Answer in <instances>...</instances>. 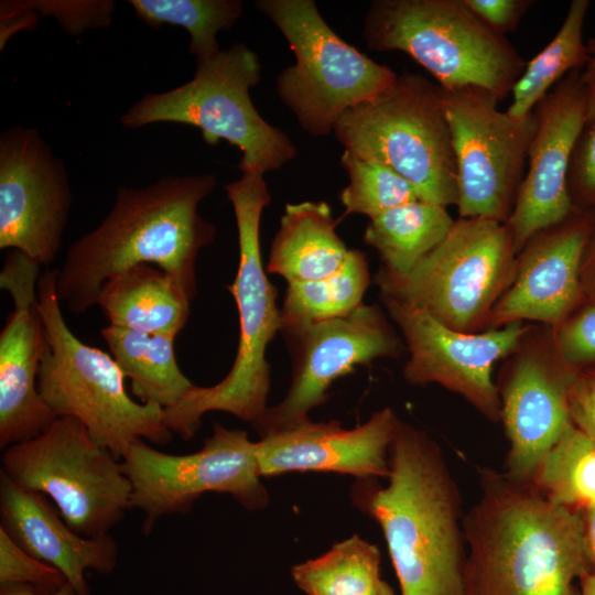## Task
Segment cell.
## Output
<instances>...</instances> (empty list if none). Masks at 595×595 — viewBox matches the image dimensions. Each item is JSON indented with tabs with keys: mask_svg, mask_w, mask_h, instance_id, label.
Segmentation results:
<instances>
[{
	"mask_svg": "<svg viewBox=\"0 0 595 595\" xmlns=\"http://www.w3.org/2000/svg\"><path fill=\"white\" fill-rule=\"evenodd\" d=\"M516 266L512 235L505 223L458 217L412 269L393 273L381 267L375 283L380 296L419 307L452 329L479 333L488 329Z\"/></svg>",
	"mask_w": 595,
	"mask_h": 595,
	"instance_id": "obj_9",
	"label": "cell"
},
{
	"mask_svg": "<svg viewBox=\"0 0 595 595\" xmlns=\"http://www.w3.org/2000/svg\"><path fill=\"white\" fill-rule=\"evenodd\" d=\"M399 421L387 407L354 429H344L336 420H309L262 437L256 444L260 475L333 472L357 479L387 478L389 450Z\"/></svg>",
	"mask_w": 595,
	"mask_h": 595,
	"instance_id": "obj_21",
	"label": "cell"
},
{
	"mask_svg": "<svg viewBox=\"0 0 595 595\" xmlns=\"http://www.w3.org/2000/svg\"><path fill=\"white\" fill-rule=\"evenodd\" d=\"M587 554L595 573V506L581 512Z\"/></svg>",
	"mask_w": 595,
	"mask_h": 595,
	"instance_id": "obj_42",
	"label": "cell"
},
{
	"mask_svg": "<svg viewBox=\"0 0 595 595\" xmlns=\"http://www.w3.org/2000/svg\"><path fill=\"white\" fill-rule=\"evenodd\" d=\"M63 161L34 128L0 136V249L47 267L60 252L72 207Z\"/></svg>",
	"mask_w": 595,
	"mask_h": 595,
	"instance_id": "obj_16",
	"label": "cell"
},
{
	"mask_svg": "<svg viewBox=\"0 0 595 595\" xmlns=\"http://www.w3.org/2000/svg\"><path fill=\"white\" fill-rule=\"evenodd\" d=\"M0 595H77L75 588L66 582L61 588L52 593H41L26 585L0 586Z\"/></svg>",
	"mask_w": 595,
	"mask_h": 595,
	"instance_id": "obj_43",
	"label": "cell"
},
{
	"mask_svg": "<svg viewBox=\"0 0 595 595\" xmlns=\"http://www.w3.org/2000/svg\"><path fill=\"white\" fill-rule=\"evenodd\" d=\"M261 80L258 55L235 43L210 60L196 62L193 78L164 93L145 94L120 117L127 129L174 122L195 127L209 145L228 141L242 152L238 167L262 174L293 160L298 150L255 108L249 90Z\"/></svg>",
	"mask_w": 595,
	"mask_h": 595,
	"instance_id": "obj_7",
	"label": "cell"
},
{
	"mask_svg": "<svg viewBox=\"0 0 595 595\" xmlns=\"http://www.w3.org/2000/svg\"><path fill=\"white\" fill-rule=\"evenodd\" d=\"M41 266L10 250L0 271V288L13 310L0 333V448L31 440L57 419L43 401L37 376L47 340L39 306Z\"/></svg>",
	"mask_w": 595,
	"mask_h": 595,
	"instance_id": "obj_18",
	"label": "cell"
},
{
	"mask_svg": "<svg viewBox=\"0 0 595 595\" xmlns=\"http://www.w3.org/2000/svg\"><path fill=\"white\" fill-rule=\"evenodd\" d=\"M28 3L40 17H53L71 35L107 28L115 12L111 0H32Z\"/></svg>",
	"mask_w": 595,
	"mask_h": 595,
	"instance_id": "obj_35",
	"label": "cell"
},
{
	"mask_svg": "<svg viewBox=\"0 0 595 595\" xmlns=\"http://www.w3.org/2000/svg\"><path fill=\"white\" fill-rule=\"evenodd\" d=\"M567 187L575 208H595V120L585 125L574 145Z\"/></svg>",
	"mask_w": 595,
	"mask_h": 595,
	"instance_id": "obj_36",
	"label": "cell"
},
{
	"mask_svg": "<svg viewBox=\"0 0 595 595\" xmlns=\"http://www.w3.org/2000/svg\"><path fill=\"white\" fill-rule=\"evenodd\" d=\"M588 0L571 1L562 25L530 62L512 87L507 109L513 117H524L567 74L582 71L587 63L586 40L583 36Z\"/></svg>",
	"mask_w": 595,
	"mask_h": 595,
	"instance_id": "obj_28",
	"label": "cell"
},
{
	"mask_svg": "<svg viewBox=\"0 0 595 595\" xmlns=\"http://www.w3.org/2000/svg\"><path fill=\"white\" fill-rule=\"evenodd\" d=\"M405 340L410 357L403 369L411 385L437 383L459 394L491 422L500 421L494 365L512 355L532 325L515 322L479 333L452 329L425 311L380 296Z\"/></svg>",
	"mask_w": 595,
	"mask_h": 595,
	"instance_id": "obj_14",
	"label": "cell"
},
{
	"mask_svg": "<svg viewBox=\"0 0 595 595\" xmlns=\"http://www.w3.org/2000/svg\"><path fill=\"white\" fill-rule=\"evenodd\" d=\"M37 299L47 340L37 389L54 415L77 419L117 459L138 440L156 445L173 441L163 409L134 401L112 356L83 343L69 329L55 292V269L42 271Z\"/></svg>",
	"mask_w": 595,
	"mask_h": 595,
	"instance_id": "obj_5",
	"label": "cell"
},
{
	"mask_svg": "<svg viewBox=\"0 0 595 595\" xmlns=\"http://www.w3.org/2000/svg\"><path fill=\"white\" fill-rule=\"evenodd\" d=\"M454 221L446 207L418 199L369 219L364 240L378 251L383 269L404 273L446 237Z\"/></svg>",
	"mask_w": 595,
	"mask_h": 595,
	"instance_id": "obj_26",
	"label": "cell"
},
{
	"mask_svg": "<svg viewBox=\"0 0 595 595\" xmlns=\"http://www.w3.org/2000/svg\"><path fill=\"white\" fill-rule=\"evenodd\" d=\"M469 10L491 31L506 36L513 32L534 0H464Z\"/></svg>",
	"mask_w": 595,
	"mask_h": 595,
	"instance_id": "obj_37",
	"label": "cell"
},
{
	"mask_svg": "<svg viewBox=\"0 0 595 595\" xmlns=\"http://www.w3.org/2000/svg\"><path fill=\"white\" fill-rule=\"evenodd\" d=\"M370 283L366 256L350 249L333 274L313 281L288 283L281 311L282 331H291L349 315L363 304Z\"/></svg>",
	"mask_w": 595,
	"mask_h": 595,
	"instance_id": "obj_27",
	"label": "cell"
},
{
	"mask_svg": "<svg viewBox=\"0 0 595 595\" xmlns=\"http://www.w3.org/2000/svg\"><path fill=\"white\" fill-rule=\"evenodd\" d=\"M537 129L527 171L506 225L516 252L537 232L561 223L575 207L567 187L574 145L586 125L581 71L562 78L533 109Z\"/></svg>",
	"mask_w": 595,
	"mask_h": 595,
	"instance_id": "obj_19",
	"label": "cell"
},
{
	"mask_svg": "<svg viewBox=\"0 0 595 595\" xmlns=\"http://www.w3.org/2000/svg\"><path fill=\"white\" fill-rule=\"evenodd\" d=\"M338 221L324 201L286 204L267 272L281 275L288 283L318 280L336 272L350 250L336 232Z\"/></svg>",
	"mask_w": 595,
	"mask_h": 595,
	"instance_id": "obj_24",
	"label": "cell"
},
{
	"mask_svg": "<svg viewBox=\"0 0 595 595\" xmlns=\"http://www.w3.org/2000/svg\"><path fill=\"white\" fill-rule=\"evenodd\" d=\"M263 175L242 172L225 186L238 230V269L234 282L227 285L238 311V347L224 379L209 387L194 385L176 404L163 409L165 425L184 441L195 435L207 412L230 413L256 429L269 408L271 380L266 350L282 331V321L277 291L267 278L260 251L261 215L271 203Z\"/></svg>",
	"mask_w": 595,
	"mask_h": 595,
	"instance_id": "obj_4",
	"label": "cell"
},
{
	"mask_svg": "<svg viewBox=\"0 0 595 595\" xmlns=\"http://www.w3.org/2000/svg\"><path fill=\"white\" fill-rule=\"evenodd\" d=\"M0 13L1 50L19 30L32 29L40 17L37 12L30 8L28 1H1Z\"/></svg>",
	"mask_w": 595,
	"mask_h": 595,
	"instance_id": "obj_39",
	"label": "cell"
},
{
	"mask_svg": "<svg viewBox=\"0 0 595 595\" xmlns=\"http://www.w3.org/2000/svg\"><path fill=\"white\" fill-rule=\"evenodd\" d=\"M284 333L293 351L292 381L256 428L261 439L309 421L310 411L326 401L331 385L356 366L401 351L400 338L376 304L363 303L345 317Z\"/></svg>",
	"mask_w": 595,
	"mask_h": 595,
	"instance_id": "obj_15",
	"label": "cell"
},
{
	"mask_svg": "<svg viewBox=\"0 0 595 595\" xmlns=\"http://www.w3.org/2000/svg\"><path fill=\"white\" fill-rule=\"evenodd\" d=\"M0 470L45 495L84 537L109 533L132 508L121 463L75 418H57L40 435L3 450Z\"/></svg>",
	"mask_w": 595,
	"mask_h": 595,
	"instance_id": "obj_11",
	"label": "cell"
},
{
	"mask_svg": "<svg viewBox=\"0 0 595 595\" xmlns=\"http://www.w3.org/2000/svg\"><path fill=\"white\" fill-rule=\"evenodd\" d=\"M498 387L509 442L506 474L531 482L540 462L573 425L569 392L578 369L558 354L551 329L534 326L510 355Z\"/></svg>",
	"mask_w": 595,
	"mask_h": 595,
	"instance_id": "obj_17",
	"label": "cell"
},
{
	"mask_svg": "<svg viewBox=\"0 0 595 595\" xmlns=\"http://www.w3.org/2000/svg\"><path fill=\"white\" fill-rule=\"evenodd\" d=\"M291 576L306 595H377L382 582L380 551L353 536L317 558L294 564Z\"/></svg>",
	"mask_w": 595,
	"mask_h": 595,
	"instance_id": "obj_29",
	"label": "cell"
},
{
	"mask_svg": "<svg viewBox=\"0 0 595 595\" xmlns=\"http://www.w3.org/2000/svg\"><path fill=\"white\" fill-rule=\"evenodd\" d=\"M0 529L34 558L54 566L75 588L90 595L86 571L110 574L119 547L109 534L74 531L43 494L26 489L0 470Z\"/></svg>",
	"mask_w": 595,
	"mask_h": 595,
	"instance_id": "obj_22",
	"label": "cell"
},
{
	"mask_svg": "<svg viewBox=\"0 0 595 595\" xmlns=\"http://www.w3.org/2000/svg\"><path fill=\"white\" fill-rule=\"evenodd\" d=\"M216 185V176L204 173L166 176L145 187H118L110 212L69 245L55 269L61 304L84 314L97 305L107 280L142 263L170 273L192 301L197 294L196 259L216 235V226L198 206Z\"/></svg>",
	"mask_w": 595,
	"mask_h": 595,
	"instance_id": "obj_1",
	"label": "cell"
},
{
	"mask_svg": "<svg viewBox=\"0 0 595 595\" xmlns=\"http://www.w3.org/2000/svg\"><path fill=\"white\" fill-rule=\"evenodd\" d=\"M256 444L246 431L213 424L202 448L174 455L138 440L121 457L132 488L131 507L143 513L141 530L148 536L164 516L188 512L206 493L228 494L247 510L269 504L261 483Z\"/></svg>",
	"mask_w": 595,
	"mask_h": 595,
	"instance_id": "obj_12",
	"label": "cell"
},
{
	"mask_svg": "<svg viewBox=\"0 0 595 595\" xmlns=\"http://www.w3.org/2000/svg\"><path fill=\"white\" fill-rule=\"evenodd\" d=\"M256 8L282 32L295 64L277 77V93L301 128L327 136L348 109L367 102L397 79L339 37L322 18L313 0H258Z\"/></svg>",
	"mask_w": 595,
	"mask_h": 595,
	"instance_id": "obj_10",
	"label": "cell"
},
{
	"mask_svg": "<svg viewBox=\"0 0 595 595\" xmlns=\"http://www.w3.org/2000/svg\"><path fill=\"white\" fill-rule=\"evenodd\" d=\"M440 90L457 166L458 216L506 224L526 174L534 112L513 117L475 86Z\"/></svg>",
	"mask_w": 595,
	"mask_h": 595,
	"instance_id": "obj_13",
	"label": "cell"
},
{
	"mask_svg": "<svg viewBox=\"0 0 595 595\" xmlns=\"http://www.w3.org/2000/svg\"><path fill=\"white\" fill-rule=\"evenodd\" d=\"M554 347L571 367L595 364V301L571 314L560 326L550 328Z\"/></svg>",
	"mask_w": 595,
	"mask_h": 595,
	"instance_id": "obj_34",
	"label": "cell"
},
{
	"mask_svg": "<svg viewBox=\"0 0 595 595\" xmlns=\"http://www.w3.org/2000/svg\"><path fill=\"white\" fill-rule=\"evenodd\" d=\"M340 164L349 180L339 195L345 207L343 216L361 214L371 219L394 207L420 199L414 187L404 177L381 163L344 150Z\"/></svg>",
	"mask_w": 595,
	"mask_h": 595,
	"instance_id": "obj_32",
	"label": "cell"
},
{
	"mask_svg": "<svg viewBox=\"0 0 595 595\" xmlns=\"http://www.w3.org/2000/svg\"><path fill=\"white\" fill-rule=\"evenodd\" d=\"M191 302L170 273L145 263L107 280L97 299L109 325L175 337L188 321Z\"/></svg>",
	"mask_w": 595,
	"mask_h": 595,
	"instance_id": "obj_23",
	"label": "cell"
},
{
	"mask_svg": "<svg viewBox=\"0 0 595 595\" xmlns=\"http://www.w3.org/2000/svg\"><path fill=\"white\" fill-rule=\"evenodd\" d=\"M464 516L463 595H580L591 572L581 512L485 468Z\"/></svg>",
	"mask_w": 595,
	"mask_h": 595,
	"instance_id": "obj_2",
	"label": "cell"
},
{
	"mask_svg": "<svg viewBox=\"0 0 595 595\" xmlns=\"http://www.w3.org/2000/svg\"><path fill=\"white\" fill-rule=\"evenodd\" d=\"M594 219V209L575 208L526 242L517 255L515 279L494 307L488 329L524 321L553 329L581 307V269Z\"/></svg>",
	"mask_w": 595,
	"mask_h": 595,
	"instance_id": "obj_20",
	"label": "cell"
},
{
	"mask_svg": "<svg viewBox=\"0 0 595 595\" xmlns=\"http://www.w3.org/2000/svg\"><path fill=\"white\" fill-rule=\"evenodd\" d=\"M573 424L595 436V364L577 370L569 392Z\"/></svg>",
	"mask_w": 595,
	"mask_h": 595,
	"instance_id": "obj_38",
	"label": "cell"
},
{
	"mask_svg": "<svg viewBox=\"0 0 595 595\" xmlns=\"http://www.w3.org/2000/svg\"><path fill=\"white\" fill-rule=\"evenodd\" d=\"M587 63L581 71L586 100V123L595 120V32L586 40Z\"/></svg>",
	"mask_w": 595,
	"mask_h": 595,
	"instance_id": "obj_40",
	"label": "cell"
},
{
	"mask_svg": "<svg viewBox=\"0 0 595 595\" xmlns=\"http://www.w3.org/2000/svg\"><path fill=\"white\" fill-rule=\"evenodd\" d=\"M580 582V595H595V573L593 571L586 573Z\"/></svg>",
	"mask_w": 595,
	"mask_h": 595,
	"instance_id": "obj_44",
	"label": "cell"
},
{
	"mask_svg": "<svg viewBox=\"0 0 595 595\" xmlns=\"http://www.w3.org/2000/svg\"><path fill=\"white\" fill-rule=\"evenodd\" d=\"M370 50L401 51L442 88L475 86L499 101L511 94L526 62L464 0H375L364 20Z\"/></svg>",
	"mask_w": 595,
	"mask_h": 595,
	"instance_id": "obj_6",
	"label": "cell"
},
{
	"mask_svg": "<svg viewBox=\"0 0 595 595\" xmlns=\"http://www.w3.org/2000/svg\"><path fill=\"white\" fill-rule=\"evenodd\" d=\"M377 595H396L392 587L382 580Z\"/></svg>",
	"mask_w": 595,
	"mask_h": 595,
	"instance_id": "obj_45",
	"label": "cell"
},
{
	"mask_svg": "<svg viewBox=\"0 0 595 595\" xmlns=\"http://www.w3.org/2000/svg\"><path fill=\"white\" fill-rule=\"evenodd\" d=\"M388 484L357 479L353 505L380 527L401 595H463L466 560L461 491L440 446L399 421Z\"/></svg>",
	"mask_w": 595,
	"mask_h": 595,
	"instance_id": "obj_3",
	"label": "cell"
},
{
	"mask_svg": "<svg viewBox=\"0 0 595 595\" xmlns=\"http://www.w3.org/2000/svg\"><path fill=\"white\" fill-rule=\"evenodd\" d=\"M594 215H595V208ZM582 305L595 301V219L581 269ZM581 305V306H582Z\"/></svg>",
	"mask_w": 595,
	"mask_h": 595,
	"instance_id": "obj_41",
	"label": "cell"
},
{
	"mask_svg": "<svg viewBox=\"0 0 595 595\" xmlns=\"http://www.w3.org/2000/svg\"><path fill=\"white\" fill-rule=\"evenodd\" d=\"M137 18L160 28L164 24L184 28L190 35L188 52L196 62L213 58L221 50L217 34L229 30L242 15L240 0H129Z\"/></svg>",
	"mask_w": 595,
	"mask_h": 595,
	"instance_id": "obj_31",
	"label": "cell"
},
{
	"mask_svg": "<svg viewBox=\"0 0 595 595\" xmlns=\"http://www.w3.org/2000/svg\"><path fill=\"white\" fill-rule=\"evenodd\" d=\"M66 582L57 569L28 553L0 529V586L26 585L52 593Z\"/></svg>",
	"mask_w": 595,
	"mask_h": 595,
	"instance_id": "obj_33",
	"label": "cell"
},
{
	"mask_svg": "<svg viewBox=\"0 0 595 595\" xmlns=\"http://www.w3.org/2000/svg\"><path fill=\"white\" fill-rule=\"evenodd\" d=\"M530 483L572 510L595 506V436L573 424L542 458Z\"/></svg>",
	"mask_w": 595,
	"mask_h": 595,
	"instance_id": "obj_30",
	"label": "cell"
},
{
	"mask_svg": "<svg viewBox=\"0 0 595 595\" xmlns=\"http://www.w3.org/2000/svg\"><path fill=\"white\" fill-rule=\"evenodd\" d=\"M100 335L141 403L167 409L194 386L177 365L175 336L113 325L101 328Z\"/></svg>",
	"mask_w": 595,
	"mask_h": 595,
	"instance_id": "obj_25",
	"label": "cell"
},
{
	"mask_svg": "<svg viewBox=\"0 0 595 595\" xmlns=\"http://www.w3.org/2000/svg\"><path fill=\"white\" fill-rule=\"evenodd\" d=\"M333 131L346 151L404 177L420 199L457 204L451 129L440 87L428 78L399 74L387 90L344 112Z\"/></svg>",
	"mask_w": 595,
	"mask_h": 595,
	"instance_id": "obj_8",
	"label": "cell"
}]
</instances>
